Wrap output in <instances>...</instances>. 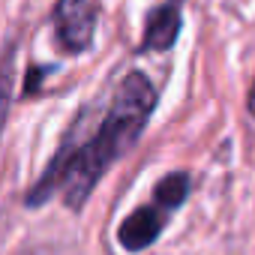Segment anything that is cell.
Instances as JSON below:
<instances>
[{
    "mask_svg": "<svg viewBox=\"0 0 255 255\" xmlns=\"http://www.w3.org/2000/svg\"><path fill=\"white\" fill-rule=\"evenodd\" d=\"M186 189H189L186 174H168V177L156 186V204H162L165 210H174V207L186 198Z\"/></svg>",
    "mask_w": 255,
    "mask_h": 255,
    "instance_id": "obj_5",
    "label": "cell"
},
{
    "mask_svg": "<svg viewBox=\"0 0 255 255\" xmlns=\"http://www.w3.org/2000/svg\"><path fill=\"white\" fill-rule=\"evenodd\" d=\"M180 30V0H171V3L159 6L153 12V18L147 21V33H144V48H171Z\"/></svg>",
    "mask_w": 255,
    "mask_h": 255,
    "instance_id": "obj_4",
    "label": "cell"
},
{
    "mask_svg": "<svg viewBox=\"0 0 255 255\" xmlns=\"http://www.w3.org/2000/svg\"><path fill=\"white\" fill-rule=\"evenodd\" d=\"M153 102H156V93L150 87V78L141 72H132L114 93V102L108 108V117L99 126V132L90 141H84L78 150H63L57 156V162L45 171L39 186L30 192V204L48 198V192L57 183H63L66 204L78 207L90 195L102 171L129 144H135L138 132L144 129V123L153 111Z\"/></svg>",
    "mask_w": 255,
    "mask_h": 255,
    "instance_id": "obj_1",
    "label": "cell"
},
{
    "mask_svg": "<svg viewBox=\"0 0 255 255\" xmlns=\"http://www.w3.org/2000/svg\"><path fill=\"white\" fill-rule=\"evenodd\" d=\"M57 39L66 51H84L96 27V0H57L54 6Z\"/></svg>",
    "mask_w": 255,
    "mask_h": 255,
    "instance_id": "obj_2",
    "label": "cell"
},
{
    "mask_svg": "<svg viewBox=\"0 0 255 255\" xmlns=\"http://www.w3.org/2000/svg\"><path fill=\"white\" fill-rule=\"evenodd\" d=\"M165 216H168V210L162 204H144V207H138L132 216L123 219V225H120V243L126 249H144V246H150L159 237V231L165 225Z\"/></svg>",
    "mask_w": 255,
    "mask_h": 255,
    "instance_id": "obj_3",
    "label": "cell"
},
{
    "mask_svg": "<svg viewBox=\"0 0 255 255\" xmlns=\"http://www.w3.org/2000/svg\"><path fill=\"white\" fill-rule=\"evenodd\" d=\"M249 111L255 114V84H252V93H249Z\"/></svg>",
    "mask_w": 255,
    "mask_h": 255,
    "instance_id": "obj_6",
    "label": "cell"
}]
</instances>
